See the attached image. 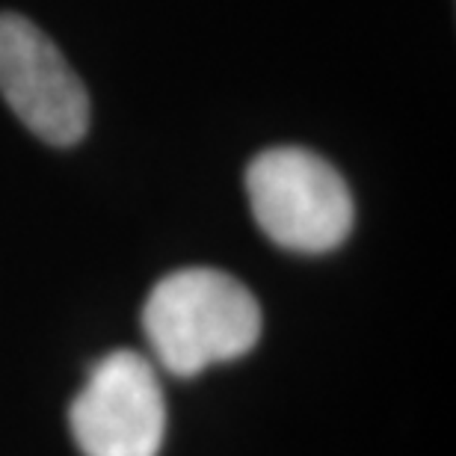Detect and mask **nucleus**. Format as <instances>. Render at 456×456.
<instances>
[{
	"label": "nucleus",
	"instance_id": "obj_1",
	"mask_svg": "<svg viewBox=\"0 0 456 456\" xmlns=\"http://www.w3.org/2000/svg\"><path fill=\"white\" fill-rule=\"evenodd\" d=\"M149 346L172 377H196L240 359L261 338V308L249 288L214 267L163 276L142 305Z\"/></svg>",
	"mask_w": 456,
	"mask_h": 456
},
{
	"label": "nucleus",
	"instance_id": "obj_2",
	"mask_svg": "<svg viewBox=\"0 0 456 456\" xmlns=\"http://www.w3.org/2000/svg\"><path fill=\"white\" fill-rule=\"evenodd\" d=\"M246 196L261 232L290 252H332L353 228V196L338 169L297 145L261 151L246 169Z\"/></svg>",
	"mask_w": 456,
	"mask_h": 456
},
{
	"label": "nucleus",
	"instance_id": "obj_3",
	"mask_svg": "<svg viewBox=\"0 0 456 456\" xmlns=\"http://www.w3.org/2000/svg\"><path fill=\"white\" fill-rule=\"evenodd\" d=\"M69 424L84 456H158L167 403L154 364L134 350L107 353L71 400Z\"/></svg>",
	"mask_w": 456,
	"mask_h": 456
},
{
	"label": "nucleus",
	"instance_id": "obj_4",
	"mask_svg": "<svg viewBox=\"0 0 456 456\" xmlns=\"http://www.w3.org/2000/svg\"><path fill=\"white\" fill-rule=\"evenodd\" d=\"M0 95L27 131L75 145L89 127V95L60 48L24 15H0Z\"/></svg>",
	"mask_w": 456,
	"mask_h": 456
}]
</instances>
